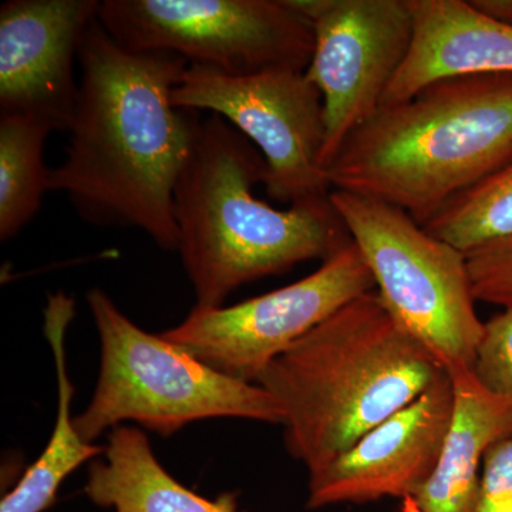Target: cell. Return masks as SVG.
Masks as SVG:
<instances>
[{
	"label": "cell",
	"mask_w": 512,
	"mask_h": 512,
	"mask_svg": "<svg viewBox=\"0 0 512 512\" xmlns=\"http://www.w3.org/2000/svg\"><path fill=\"white\" fill-rule=\"evenodd\" d=\"M512 158V73L437 80L350 134L326 170L333 190L402 208L423 227Z\"/></svg>",
	"instance_id": "4"
},
{
	"label": "cell",
	"mask_w": 512,
	"mask_h": 512,
	"mask_svg": "<svg viewBox=\"0 0 512 512\" xmlns=\"http://www.w3.org/2000/svg\"><path fill=\"white\" fill-rule=\"evenodd\" d=\"M87 302L101 343L92 402L74 417L87 443L124 421L163 437L220 417L282 423L278 404L259 384L217 372L163 335L138 328L101 289L87 293Z\"/></svg>",
	"instance_id": "5"
},
{
	"label": "cell",
	"mask_w": 512,
	"mask_h": 512,
	"mask_svg": "<svg viewBox=\"0 0 512 512\" xmlns=\"http://www.w3.org/2000/svg\"><path fill=\"white\" fill-rule=\"evenodd\" d=\"M99 0H10L0 8V114H23L69 131L87 30Z\"/></svg>",
	"instance_id": "11"
},
{
	"label": "cell",
	"mask_w": 512,
	"mask_h": 512,
	"mask_svg": "<svg viewBox=\"0 0 512 512\" xmlns=\"http://www.w3.org/2000/svg\"><path fill=\"white\" fill-rule=\"evenodd\" d=\"M74 301L66 293L49 295L45 309V335L55 357L57 416L52 437L40 457L28 467L10 493L2 498L0 512H45L55 504L57 491L70 474L104 453V447L87 443L70 414L74 386L67 373V328L74 318Z\"/></svg>",
	"instance_id": "16"
},
{
	"label": "cell",
	"mask_w": 512,
	"mask_h": 512,
	"mask_svg": "<svg viewBox=\"0 0 512 512\" xmlns=\"http://www.w3.org/2000/svg\"><path fill=\"white\" fill-rule=\"evenodd\" d=\"M171 100L177 109L210 110L247 137L264 158L272 200L292 207L329 198L332 187L320 165L322 94L302 70L235 76L188 64Z\"/></svg>",
	"instance_id": "8"
},
{
	"label": "cell",
	"mask_w": 512,
	"mask_h": 512,
	"mask_svg": "<svg viewBox=\"0 0 512 512\" xmlns=\"http://www.w3.org/2000/svg\"><path fill=\"white\" fill-rule=\"evenodd\" d=\"M488 512H512V500L504 501V503L495 505V507L491 508Z\"/></svg>",
	"instance_id": "23"
},
{
	"label": "cell",
	"mask_w": 512,
	"mask_h": 512,
	"mask_svg": "<svg viewBox=\"0 0 512 512\" xmlns=\"http://www.w3.org/2000/svg\"><path fill=\"white\" fill-rule=\"evenodd\" d=\"M454 409L439 463L426 484L403 501V512H478V468L488 448L512 436V400L478 382L473 370L447 372Z\"/></svg>",
	"instance_id": "14"
},
{
	"label": "cell",
	"mask_w": 512,
	"mask_h": 512,
	"mask_svg": "<svg viewBox=\"0 0 512 512\" xmlns=\"http://www.w3.org/2000/svg\"><path fill=\"white\" fill-rule=\"evenodd\" d=\"M485 18L512 26V0H468Z\"/></svg>",
	"instance_id": "22"
},
{
	"label": "cell",
	"mask_w": 512,
	"mask_h": 512,
	"mask_svg": "<svg viewBox=\"0 0 512 512\" xmlns=\"http://www.w3.org/2000/svg\"><path fill=\"white\" fill-rule=\"evenodd\" d=\"M103 456L90 464L84 487L99 507L116 512H245L239 510L237 494L211 500L175 480L136 427H114Z\"/></svg>",
	"instance_id": "15"
},
{
	"label": "cell",
	"mask_w": 512,
	"mask_h": 512,
	"mask_svg": "<svg viewBox=\"0 0 512 512\" xmlns=\"http://www.w3.org/2000/svg\"><path fill=\"white\" fill-rule=\"evenodd\" d=\"M443 372L373 291L296 340L256 384L281 410L289 454L313 476Z\"/></svg>",
	"instance_id": "2"
},
{
	"label": "cell",
	"mask_w": 512,
	"mask_h": 512,
	"mask_svg": "<svg viewBox=\"0 0 512 512\" xmlns=\"http://www.w3.org/2000/svg\"><path fill=\"white\" fill-rule=\"evenodd\" d=\"M454 409L446 370L419 399L370 430L346 453L309 476V510L412 497L436 470Z\"/></svg>",
	"instance_id": "12"
},
{
	"label": "cell",
	"mask_w": 512,
	"mask_h": 512,
	"mask_svg": "<svg viewBox=\"0 0 512 512\" xmlns=\"http://www.w3.org/2000/svg\"><path fill=\"white\" fill-rule=\"evenodd\" d=\"M409 5L412 47L382 106L410 99L448 77L512 73V26L485 18L468 0H409Z\"/></svg>",
	"instance_id": "13"
},
{
	"label": "cell",
	"mask_w": 512,
	"mask_h": 512,
	"mask_svg": "<svg viewBox=\"0 0 512 512\" xmlns=\"http://www.w3.org/2000/svg\"><path fill=\"white\" fill-rule=\"evenodd\" d=\"M466 256L477 301L512 306V237Z\"/></svg>",
	"instance_id": "20"
},
{
	"label": "cell",
	"mask_w": 512,
	"mask_h": 512,
	"mask_svg": "<svg viewBox=\"0 0 512 512\" xmlns=\"http://www.w3.org/2000/svg\"><path fill=\"white\" fill-rule=\"evenodd\" d=\"M423 227L466 255L511 238L512 158L448 201Z\"/></svg>",
	"instance_id": "18"
},
{
	"label": "cell",
	"mask_w": 512,
	"mask_h": 512,
	"mask_svg": "<svg viewBox=\"0 0 512 512\" xmlns=\"http://www.w3.org/2000/svg\"><path fill=\"white\" fill-rule=\"evenodd\" d=\"M373 291L375 279L352 241L295 284L237 305L195 306L183 323L161 335L217 372L256 383L296 340Z\"/></svg>",
	"instance_id": "9"
},
{
	"label": "cell",
	"mask_w": 512,
	"mask_h": 512,
	"mask_svg": "<svg viewBox=\"0 0 512 512\" xmlns=\"http://www.w3.org/2000/svg\"><path fill=\"white\" fill-rule=\"evenodd\" d=\"M330 202L359 248L384 308L446 372L473 370L484 322L467 256L387 202L333 190Z\"/></svg>",
	"instance_id": "6"
},
{
	"label": "cell",
	"mask_w": 512,
	"mask_h": 512,
	"mask_svg": "<svg viewBox=\"0 0 512 512\" xmlns=\"http://www.w3.org/2000/svg\"><path fill=\"white\" fill-rule=\"evenodd\" d=\"M265 161L218 114L201 120L174 192L178 252L198 308H220L242 285L326 261L352 242L329 198L276 210L258 200Z\"/></svg>",
	"instance_id": "3"
},
{
	"label": "cell",
	"mask_w": 512,
	"mask_h": 512,
	"mask_svg": "<svg viewBox=\"0 0 512 512\" xmlns=\"http://www.w3.org/2000/svg\"><path fill=\"white\" fill-rule=\"evenodd\" d=\"M311 23L315 47L306 76L323 99L328 170L350 134L382 106L412 47L409 0H286Z\"/></svg>",
	"instance_id": "10"
},
{
	"label": "cell",
	"mask_w": 512,
	"mask_h": 512,
	"mask_svg": "<svg viewBox=\"0 0 512 512\" xmlns=\"http://www.w3.org/2000/svg\"><path fill=\"white\" fill-rule=\"evenodd\" d=\"M473 373L485 389L512 400V306L484 323Z\"/></svg>",
	"instance_id": "19"
},
{
	"label": "cell",
	"mask_w": 512,
	"mask_h": 512,
	"mask_svg": "<svg viewBox=\"0 0 512 512\" xmlns=\"http://www.w3.org/2000/svg\"><path fill=\"white\" fill-rule=\"evenodd\" d=\"M483 463L478 512H488L495 505L512 500V436L488 448Z\"/></svg>",
	"instance_id": "21"
},
{
	"label": "cell",
	"mask_w": 512,
	"mask_h": 512,
	"mask_svg": "<svg viewBox=\"0 0 512 512\" xmlns=\"http://www.w3.org/2000/svg\"><path fill=\"white\" fill-rule=\"evenodd\" d=\"M99 22L128 49L235 76L305 72L315 47L311 23L286 0H103Z\"/></svg>",
	"instance_id": "7"
},
{
	"label": "cell",
	"mask_w": 512,
	"mask_h": 512,
	"mask_svg": "<svg viewBox=\"0 0 512 512\" xmlns=\"http://www.w3.org/2000/svg\"><path fill=\"white\" fill-rule=\"evenodd\" d=\"M52 128L35 117L0 114V239L16 237L42 207L50 168L43 150Z\"/></svg>",
	"instance_id": "17"
},
{
	"label": "cell",
	"mask_w": 512,
	"mask_h": 512,
	"mask_svg": "<svg viewBox=\"0 0 512 512\" xmlns=\"http://www.w3.org/2000/svg\"><path fill=\"white\" fill-rule=\"evenodd\" d=\"M79 63L69 146L63 163L50 168L49 190L64 192L84 220L138 228L158 247L178 251L174 192L201 123L197 111L171 100L188 63L128 49L99 18Z\"/></svg>",
	"instance_id": "1"
}]
</instances>
